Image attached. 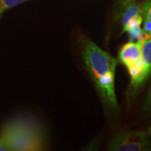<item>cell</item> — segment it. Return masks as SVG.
Wrapping results in <instances>:
<instances>
[{
	"mask_svg": "<svg viewBox=\"0 0 151 151\" xmlns=\"http://www.w3.org/2000/svg\"><path fill=\"white\" fill-rule=\"evenodd\" d=\"M141 16L143 21H148L151 23V0H146L141 7Z\"/></svg>",
	"mask_w": 151,
	"mask_h": 151,
	"instance_id": "52a82bcc",
	"label": "cell"
},
{
	"mask_svg": "<svg viewBox=\"0 0 151 151\" xmlns=\"http://www.w3.org/2000/svg\"><path fill=\"white\" fill-rule=\"evenodd\" d=\"M132 1H134V0H122V4H123L124 6L127 5L128 4H129L130 2H132Z\"/></svg>",
	"mask_w": 151,
	"mask_h": 151,
	"instance_id": "30bf717a",
	"label": "cell"
},
{
	"mask_svg": "<svg viewBox=\"0 0 151 151\" xmlns=\"http://www.w3.org/2000/svg\"><path fill=\"white\" fill-rule=\"evenodd\" d=\"M0 138L12 151H37L46 148L45 132L35 118L20 116L6 122L0 130Z\"/></svg>",
	"mask_w": 151,
	"mask_h": 151,
	"instance_id": "7a4b0ae2",
	"label": "cell"
},
{
	"mask_svg": "<svg viewBox=\"0 0 151 151\" xmlns=\"http://www.w3.org/2000/svg\"><path fill=\"white\" fill-rule=\"evenodd\" d=\"M27 1L29 0H0V16L6 11Z\"/></svg>",
	"mask_w": 151,
	"mask_h": 151,
	"instance_id": "8992f818",
	"label": "cell"
},
{
	"mask_svg": "<svg viewBox=\"0 0 151 151\" xmlns=\"http://www.w3.org/2000/svg\"><path fill=\"white\" fill-rule=\"evenodd\" d=\"M81 55L104 104L111 110L118 111L115 90L118 60L87 39L81 41Z\"/></svg>",
	"mask_w": 151,
	"mask_h": 151,
	"instance_id": "6da1fadb",
	"label": "cell"
},
{
	"mask_svg": "<svg viewBox=\"0 0 151 151\" xmlns=\"http://www.w3.org/2000/svg\"><path fill=\"white\" fill-rule=\"evenodd\" d=\"M141 63L142 75L141 84L145 82L151 73V35L143 33L141 43Z\"/></svg>",
	"mask_w": 151,
	"mask_h": 151,
	"instance_id": "5b68a950",
	"label": "cell"
},
{
	"mask_svg": "<svg viewBox=\"0 0 151 151\" xmlns=\"http://www.w3.org/2000/svg\"><path fill=\"white\" fill-rule=\"evenodd\" d=\"M9 147L7 146L6 143L2 139L0 138V151H9Z\"/></svg>",
	"mask_w": 151,
	"mask_h": 151,
	"instance_id": "9c48e42d",
	"label": "cell"
},
{
	"mask_svg": "<svg viewBox=\"0 0 151 151\" xmlns=\"http://www.w3.org/2000/svg\"><path fill=\"white\" fill-rule=\"evenodd\" d=\"M145 106H146V109H151V88L150 90H149L148 97H147L146 104H145Z\"/></svg>",
	"mask_w": 151,
	"mask_h": 151,
	"instance_id": "ba28073f",
	"label": "cell"
},
{
	"mask_svg": "<svg viewBox=\"0 0 151 151\" xmlns=\"http://www.w3.org/2000/svg\"><path fill=\"white\" fill-rule=\"evenodd\" d=\"M149 139L143 132L124 131L117 134L109 143L108 150L113 151H141L149 148Z\"/></svg>",
	"mask_w": 151,
	"mask_h": 151,
	"instance_id": "277c9868",
	"label": "cell"
},
{
	"mask_svg": "<svg viewBox=\"0 0 151 151\" xmlns=\"http://www.w3.org/2000/svg\"><path fill=\"white\" fill-rule=\"evenodd\" d=\"M142 37L137 41H131L121 47L119 51V60L127 67L131 77V89L137 90L141 85Z\"/></svg>",
	"mask_w": 151,
	"mask_h": 151,
	"instance_id": "3957f363",
	"label": "cell"
}]
</instances>
